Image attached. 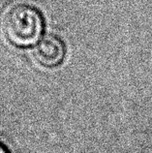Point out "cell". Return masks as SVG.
<instances>
[{
	"label": "cell",
	"mask_w": 152,
	"mask_h": 153,
	"mask_svg": "<svg viewBox=\"0 0 152 153\" xmlns=\"http://www.w3.org/2000/svg\"><path fill=\"white\" fill-rule=\"evenodd\" d=\"M0 153H9V151L6 149V147L1 143H0Z\"/></svg>",
	"instance_id": "obj_3"
},
{
	"label": "cell",
	"mask_w": 152,
	"mask_h": 153,
	"mask_svg": "<svg viewBox=\"0 0 152 153\" xmlns=\"http://www.w3.org/2000/svg\"><path fill=\"white\" fill-rule=\"evenodd\" d=\"M66 47L63 40L56 35L47 34L37 43L34 50L36 60L41 65L53 68L63 62Z\"/></svg>",
	"instance_id": "obj_2"
},
{
	"label": "cell",
	"mask_w": 152,
	"mask_h": 153,
	"mask_svg": "<svg viewBox=\"0 0 152 153\" xmlns=\"http://www.w3.org/2000/svg\"><path fill=\"white\" fill-rule=\"evenodd\" d=\"M44 18L37 8L26 3L12 6L2 22L6 39L18 48L37 45L44 31Z\"/></svg>",
	"instance_id": "obj_1"
}]
</instances>
